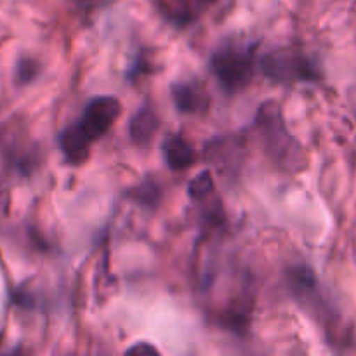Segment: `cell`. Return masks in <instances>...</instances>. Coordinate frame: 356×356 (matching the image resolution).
<instances>
[{"label":"cell","instance_id":"cell-3","mask_svg":"<svg viewBox=\"0 0 356 356\" xmlns=\"http://www.w3.org/2000/svg\"><path fill=\"white\" fill-rule=\"evenodd\" d=\"M263 73L278 83L316 82L322 72L315 59L294 49H275L261 59Z\"/></svg>","mask_w":356,"mask_h":356},{"label":"cell","instance_id":"cell-6","mask_svg":"<svg viewBox=\"0 0 356 356\" xmlns=\"http://www.w3.org/2000/svg\"><path fill=\"white\" fill-rule=\"evenodd\" d=\"M172 99L181 113L195 115L209 108V96L198 83L176 82L172 86Z\"/></svg>","mask_w":356,"mask_h":356},{"label":"cell","instance_id":"cell-2","mask_svg":"<svg viewBox=\"0 0 356 356\" xmlns=\"http://www.w3.org/2000/svg\"><path fill=\"white\" fill-rule=\"evenodd\" d=\"M211 72L226 92H238L250 82L254 73V49L229 44L211 56Z\"/></svg>","mask_w":356,"mask_h":356},{"label":"cell","instance_id":"cell-7","mask_svg":"<svg viewBox=\"0 0 356 356\" xmlns=\"http://www.w3.org/2000/svg\"><path fill=\"white\" fill-rule=\"evenodd\" d=\"M160 127V118L155 108L145 104L132 115L129 122V136L138 146H148Z\"/></svg>","mask_w":356,"mask_h":356},{"label":"cell","instance_id":"cell-4","mask_svg":"<svg viewBox=\"0 0 356 356\" xmlns=\"http://www.w3.org/2000/svg\"><path fill=\"white\" fill-rule=\"evenodd\" d=\"M122 104L115 96L92 97L83 108L80 125L94 143L99 141L120 117Z\"/></svg>","mask_w":356,"mask_h":356},{"label":"cell","instance_id":"cell-5","mask_svg":"<svg viewBox=\"0 0 356 356\" xmlns=\"http://www.w3.org/2000/svg\"><path fill=\"white\" fill-rule=\"evenodd\" d=\"M58 143L66 162L83 163L87 160V156H89L90 146H92L94 141L83 131L80 122H73V124H70L68 127H65L59 132Z\"/></svg>","mask_w":356,"mask_h":356},{"label":"cell","instance_id":"cell-9","mask_svg":"<svg viewBox=\"0 0 356 356\" xmlns=\"http://www.w3.org/2000/svg\"><path fill=\"white\" fill-rule=\"evenodd\" d=\"M127 197L132 198L138 204L152 207L162 200V188L155 179H145L141 184L127 191Z\"/></svg>","mask_w":356,"mask_h":356},{"label":"cell","instance_id":"cell-10","mask_svg":"<svg viewBox=\"0 0 356 356\" xmlns=\"http://www.w3.org/2000/svg\"><path fill=\"white\" fill-rule=\"evenodd\" d=\"M212 191H214V177H212V174L209 170L200 172L188 184V195L193 200H204Z\"/></svg>","mask_w":356,"mask_h":356},{"label":"cell","instance_id":"cell-11","mask_svg":"<svg viewBox=\"0 0 356 356\" xmlns=\"http://www.w3.org/2000/svg\"><path fill=\"white\" fill-rule=\"evenodd\" d=\"M38 70H40V66H38V63L35 59L23 58L16 66V80L19 83L31 82L38 75Z\"/></svg>","mask_w":356,"mask_h":356},{"label":"cell","instance_id":"cell-1","mask_svg":"<svg viewBox=\"0 0 356 356\" xmlns=\"http://www.w3.org/2000/svg\"><path fill=\"white\" fill-rule=\"evenodd\" d=\"M256 127L263 139L264 152L282 170L301 172L305 169V149L289 131L282 108L277 101H266L261 104L256 115Z\"/></svg>","mask_w":356,"mask_h":356},{"label":"cell","instance_id":"cell-8","mask_svg":"<svg viewBox=\"0 0 356 356\" xmlns=\"http://www.w3.org/2000/svg\"><path fill=\"white\" fill-rule=\"evenodd\" d=\"M163 159L170 170H184L195 162V149L183 136H170L163 141Z\"/></svg>","mask_w":356,"mask_h":356},{"label":"cell","instance_id":"cell-12","mask_svg":"<svg viewBox=\"0 0 356 356\" xmlns=\"http://www.w3.org/2000/svg\"><path fill=\"white\" fill-rule=\"evenodd\" d=\"M127 353L129 355H143V353H146V355H159V350H156L155 346H153V344H149V343H138V344H134V346H131L127 350Z\"/></svg>","mask_w":356,"mask_h":356}]
</instances>
